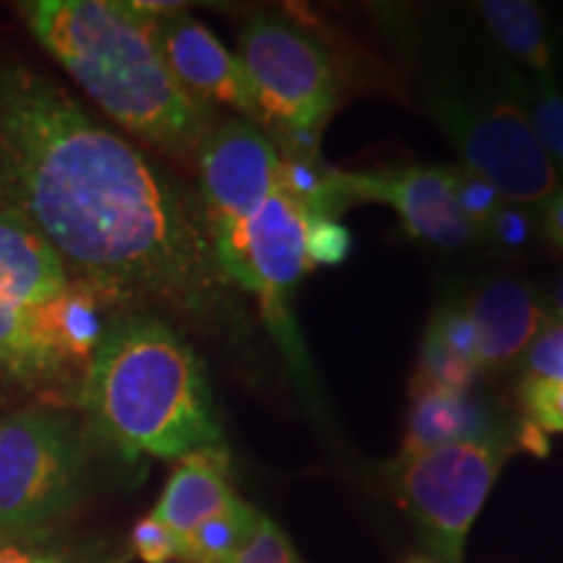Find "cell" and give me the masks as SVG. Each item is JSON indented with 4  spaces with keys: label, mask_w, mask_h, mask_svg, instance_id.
I'll return each mask as SVG.
<instances>
[{
    "label": "cell",
    "mask_w": 563,
    "mask_h": 563,
    "mask_svg": "<svg viewBox=\"0 0 563 563\" xmlns=\"http://www.w3.org/2000/svg\"><path fill=\"white\" fill-rule=\"evenodd\" d=\"M0 207L102 302L201 323L241 313L201 203L16 60H0Z\"/></svg>",
    "instance_id": "6da1fadb"
},
{
    "label": "cell",
    "mask_w": 563,
    "mask_h": 563,
    "mask_svg": "<svg viewBox=\"0 0 563 563\" xmlns=\"http://www.w3.org/2000/svg\"><path fill=\"white\" fill-rule=\"evenodd\" d=\"M19 11L34 37L121 129L175 157L199 152L211 129L209 108L173 79L154 40L152 13L112 0H34Z\"/></svg>",
    "instance_id": "7a4b0ae2"
},
{
    "label": "cell",
    "mask_w": 563,
    "mask_h": 563,
    "mask_svg": "<svg viewBox=\"0 0 563 563\" xmlns=\"http://www.w3.org/2000/svg\"><path fill=\"white\" fill-rule=\"evenodd\" d=\"M81 407L125 456L183 460L222 446L201 361L152 313H118L87 365Z\"/></svg>",
    "instance_id": "3957f363"
},
{
    "label": "cell",
    "mask_w": 563,
    "mask_h": 563,
    "mask_svg": "<svg viewBox=\"0 0 563 563\" xmlns=\"http://www.w3.org/2000/svg\"><path fill=\"white\" fill-rule=\"evenodd\" d=\"M241 60L262 125L287 146L285 157H313L340 100V74L313 37L279 19H253L241 34Z\"/></svg>",
    "instance_id": "277c9868"
},
{
    "label": "cell",
    "mask_w": 563,
    "mask_h": 563,
    "mask_svg": "<svg viewBox=\"0 0 563 563\" xmlns=\"http://www.w3.org/2000/svg\"><path fill=\"white\" fill-rule=\"evenodd\" d=\"M84 452L74 420L30 410L0 422V538H34L81 490Z\"/></svg>",
    "instance_id": "5b68a950"
},
{
    "label": "cell",
    "mask_w": 563,
    "mask_h": 563,
    "mask_svg": "<svg viewBox=\"0 0 563 563\" xmlns=\"http://www.w3.org/2000/svg\"><path fill=\"white\" fill-rule=\"evenodd\" d=\"M308 214L277 191L243 220L211 224L217 262L232 287L253 292L262 319L292 365L306 368L290 311V292L308 272Z\"/></svg>",
    "instance_id": "8992f818"
},
{
    "label": "cell",
    "mask_w": 563,
    "mask_h": 563,
    "mask_svg": "<svg viewBox=\"0 0 563 563\" xmlns=\"http://www.w3.org/2000/svg\"><path fill=\"white\" fill-rule=\"evenodd\" d=\"M509 454L506 441H470L397 456L394 490L441 563H462L467 534Z\"/></svg>",
    "instance_id": "52a82bcc"
},
{
    "label": "cell",
    "mask_w": 563,
    "mask_h": 563,
    "mask_svg": "<svg viewBox=\"0 0 563 563\" xmlns=\"http://www.w3.org/2000/svg\"><path fill=\"white\" fill-rule=\"evenodd\" d=\"M433 115L460 150L464 170L488 180L504 201L545 203L561 188L559 170L534 136L525 104L514 97L473 104L439 95Z\"/></svg>",
    "instance_id": "ba28073f"
},
{
    "label": "cell",
    "mask_w": 563,
    "mask_h": 563,
    "mask_svg": "<svg viewBox=\"0 0 563 563\" xmlns=\"http://www.w3.org/2000/svg\"><path fill=\"white\" fill-rule=\"evenodd\" d=\"M70 285L58 253L19 217L0 207V373L40 378L55 373L42 332L47 306Z\"/></svg>",
    "instance_id": "9c48e42d"
},
{
    "label": "cell",
    "mask_w": 563,
    "mask_h": 563,
    "mask_svg": "<svg viewBox=\"0 0 563 563\" xmlns=\"http://www.w3.org/2000/svg\"><path fill=\"white\" fill-rule=\"evenodd\" d=\"M456 167H394V170L344 173L336 170V194L342 209L355 201L386 203L399 214L405 230L418 241L462 249L475 243L477 232L470 228L454 201Z\"/></svg>",
    "instance_id": "30bf717a"
},
{
    "label": "cell",
    "mask_w": 563,
    "mask_h": 563,
    "mask_svg": "<svg viewBox=\"0 0 563 563\" xmlns=\"http://www.w3.org/2000/svg\"><path fill=\"white\" fill-rule=\"evenodd\" d=\"M196 162L209 228L243 220L279 191L277 146L249 121H228L209 129Z\"/></svg>",
    "instance_id": "8fae6325"
},
{
    "label": "cell",
    "mask_w": 563,
    "mask_h": 563,
    "mask_svg": "<svg viewBox=\"0 0 563 563\" xmlns=\"http://www.w3.org/2000/svg\"><path fill=\"white\" fill-rule=\"evenodd\" d=\"M154 40L173 79L191 100L209 110L211 104H224L262 123L241 60L207 26L183 9L159 13L154 16Z\"/></svg>",
    "instance_id": "7c38bea8"
},
{
    "label": "cell",
    "mask_w": 563,
    "mask_h": 563,
    "mask_svg": "<svg viewBox=\"0 0 563 563\" xmlns=\"http://www.w3.org/2000/svg\"><path fill=\"white\" fill-rule=\"evenodd\" d=\"M462 308L477 332L481 371L504 368L517 361L551 323L532 287L514 279H496L477 287Z\"/></svg>",
    "instance_id": "4fadbf2b"
},
{
    "label": "cell",
    "mask_w": 563,
    "mask_h": 563,
    "mask_svg": "<svg viewBox=\"0 0 563 563\" xmlns=\"http://www.w3.org/2000/svg\"><path fill=\"white\" fill-rule=\"evenodd\" d=\"M230 485V456L222 446L199 449L175 464L152 517L167 525L175 534H188L203 519L228 509L235 501Z\"/></svg>",
    "instance_id": "5bb4252c"
},
{
    "label": "cell",
    "mask_w": 563,
    "mask_h": 563,
    "mask_svg": "<svg viewBox=\"0 0 563 563\" xmlns=\"http://www.w3.org/2000/svg\"><path fill=\"white\" fill-rule=\"evenodd\" d=\"M470 441H506L488 407L470 397L467 391L428 389L412 394V410L407 418L399 456Z\"/></svg>",
    "instance_id": "9a60e30c"
},
{
    "label": "cell",
    "mask_w": 563,
    "mask_h": 563,
    "mask_svg": "<svg viewBox=\"0 0 563 563\" xmlns=\"http://www.w3.org/2000/svg\"><path fill=\"white\" fill-rule=\"evenodd\" d=\"M102 298L89 287L70 282L42 316V332L51 344L55 361L89 365L102 340Z\"/></svg>",
    "instance_id": "2e32d148"
},
{
    "label": "cell",
    "mask_w": 563,
    "mask_h": 563,
    "mask_svg": "<svg viewBox=\"0 0 563 563\" xmlns=\"http://www.w3.org/2000/svg\"><path fill=\"white\" fill-rule=\"evenodd\" d=\"M477 11L493 40L538 74V81H551L555 68V51L548 32L545 13L538 3L527 0H485L477 3Z\"/></svg>",
    "instance_id": "e0dca14e"
},
{
    "label": "cell",
    "mask_w": 563,
    "mask_h": 563,
    "mask_svg": "<svg viewBox=\"0 0 563 563\" xmlns=\"http://www.w3.org/2000/svg\"><path fill=\"white\" fill-rule=\"evenodd\" d=\"M262 519L251 504L235 498L228 509L183 534V559L188 563H228L256 534Z\"/></svg>",
    "instance_id": "ac0fdd59"
},
{
    "label": "cell",
    "mask_w": 563,
    "mask_h": 563,
    "mask_svg": "<svg viewBox=\"0 0 563 563\" xmlns=\"http://www.w3.org/2000/svg\"><path fill=\"white\" fill-rule=\"evenodd\" d=\"M477 376L475 365L460 361L452 355L439 340H433L426 332L420 347L418 371L412 376V394L428 391V389H454V391H470Z\"/></svg>",
    "instance_id": "d6986e66"
},
{
    "label": "cell",
    "mask_w": 563,
    "mask_h": 563,
    "mask_svg": "<svg viewBox=\"0 0 563 563\" xmlns=\"http://www.w3.org/2000/svg\"><path fill=\"white\" fill-rule=\"evenodd\" d=\"M527 118L538 136L540 146L553 162L555 170L563 173V95L551 81H538V89L525 104Z\"/></svg>",
    "instance_id": "ffe728a7"
},
{
    "label": "cell",
    "mask_w": 563,
    "mask_h": 563,
    "mask_svg": "<svg viewBox=\"0 0 563 563\" xmlns=\"http://www.w3.org/2000/svg\"><path fill=\"white\" fill-rule=\"evenodd\" d=\"M519 402L534 431L543 435L563 433V384L551 378L527 376L519 384Z\"/></svg>",
    "instance_id": "44dd1931"
},
{
    "label": "cell",
    "mask_w": 563,
    "mask_h": 563,
    "mask_svg": "<svg viewBox=\"0 0 563 563\" xmlns=\"http://www.w3.org/2000/svg\"><path fill=\"white\" fill-rule=\"evenodd\" d=\"M454 201L456 209L462 211L464 220L470 222L477 235H483L488 230V224L496 211L504 207L501 194L490 186L488 180H483L481 175L456 167V180H454Z\"/></svg>",
    "instance_id": "7402d4cb"
},
{
    "label": "cell",
    "mask_w": 563,
    "mask_h": 563,
    "mask_svg": "<svg viewBox=\"0 0 563 563\" xmlns=\"http://www.w3.org/2000/svg\"><path fill=\"white\" fill-rule=\"evenodd\" d=\"M352 251V232L336 217H308L306 258L313 266H340Z\"/></svg>",
    "instance_id": "603a6c76"
},
{
    "label": "cell",
    "mask_w": 563,
    "mask_h": 563,
    "mask_svg": "<svg viewBox=\"0 0 563 563\" xmlns=\"http://www.w3.org/2000/svg\"><path fill=\"white\" fill-rule=\"evenodd\" d=\"M428 334L439 340L460 361L475 365L481 371V363H477V332L462 306H441L433 313L431 323H428Z\"/></svg>",
    "instance_id": "cb8c5ba5"
},
{
    "label": "cell",
    "mask_w": 563,
    "mask_h": 563,
    "mask_svg": "<svg viewBox=\"0 0 563 563\" xmlns=\"http://www.w3.org/2000/svg\"><path fill=\"white\" fill-rule=\"evenodd\" d=\"M131 545L139 559L146 563H167L183 559V538L175 534L167 525H162L157 517H144L133 527Z\"/></svg>",
    "instance_id": "d4e9b609"
},
{
    "label": "cell",
    "mask_w": 563,
    "mask_h": 563,
    "mask_svg": "<svg viewBox=\"0 0 563 563\" xmlns=\"http://www.w3.org/2000/svg\"><path fill=\"white\" fill-rule=\"evenodd\" d=\"M228 563H298V555L287 534L264 517L256 534Z\"/></svg>",
    "instance_id": "484cf974"
},
{
    "label": "cell",
    "mask_w": 563,
    "mask_h": 563,
    "mask_svg": "<svg viewBox=\"0 0 563 563\" xmlns=\"http://www.w3.org/2000/svg\"><path fill=\"white\" fill-rule=\"evenodd\" d=\"M527 373L563 384V321L548 323L527 350Z\"/></svg>",
    "instance_id": "4316f807"
},
{
    "label": "cell",
    "mask_w": 563,
    "mask_h": 563,
    "mask_svg": "<svg viewBox=\"0 0 563 563\" xmlns=\"http://www.w3.org/2000/svg\"><path fill=\"white\" fill-rule=\"evenodd\" d=\"M485 235L509 251L525 249L532 238V217L517 203H504L490 220Z\"/></svg>",
    "instance_id": "83f0119b"
},
{
    "label": "cell",
    "mask_w": 563,
    "mask_h": 563,
    "mask_svg": "<svg viewBox=\"0 0 563 563\" xmlns=\"http://www.w3.org/2000/svg\"><path fill=\"white\" fill-rule=\"evenodd\" d=\"M543 232L548 243L563 253V188H559L543 207Z\"/></svg>",
    "instance_id": "f1b7e54d"
},
{
    "label": "cell",
    "mask_w": 563,
    "mask_h": 563,
    "mask_svg": "<svg viewBox=\"0 0 563 563\" xmlns=\"http://www.w3.org/2000/svg\"><path fill=\"white\" fill-rule=\"evenodd\" d=\"M0 563H66V561L55 553L32 551V548L0 543Z\"/></svg>",
    "instance_id": "f546056e"
},
{
    "label": "cell",
    "mask_w": 563,
    "mask_h": 563,
    "mask_svg": "<svg viewBox=\"0 0 563 563\" xmlns=\"http://www.w3.org/2000/svg\"><path fill=\"white\" fill-rule=\"evenodd\" d=\"M553 311L559 313V319L563 321V279L555 285V290H553Z\"/></svg>",
    "instance_id": "4dcf8cb0"
},
{
    "label": "cell",
    "mask_w": 563,
    "mask_h": 563,
    "mask_svg": "<svg viewBox=\"0 0 563 563\" xmlns=\"http://www.w3.org/2000/svg\"><path fill=\"white\" fill-rule=\"evenodd\" d=\"M407 563H433V561H426V559H412V561H407Z\"/></svg>",
    "instance_id": "1f68e13d"
}]
</instances>
